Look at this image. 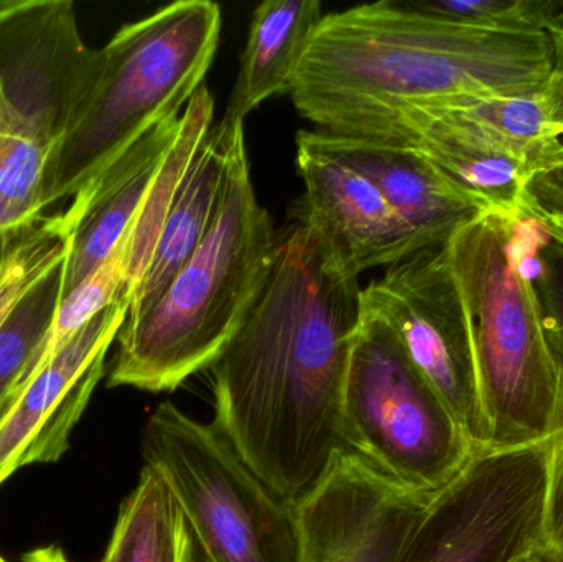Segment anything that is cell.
<instances>
[{"label":"cell","mask_w":563,"mask_h":562,"mask_svg":"<svg viewBox=\"0 0 563 562\" xmlns=\"http://www.w3.org/2000/svg\"><path fill=\"white\" fill-rule=\"evenodd\" d=\"M305 220L346 276L394 266L426 250L380 191L350 165L321 151L308 131L297 135Z\"/></svg>","instance_id":"cell-14"},{"label":"cell","mask_w":563,"mask_h":562,"mask_svg":"<svg viewBox=\"0 0 563 562\" xmlns=\"http://www.w3.org/2000/svg\"><path fill=\"white\" fill-rule=\"evenodd\" d=\"M135 220H137V218H135ZM131 228H129L128 233L122 236V240L119 241L118 246L112 250V253L63 299L62 306H59L58 312H56L55 320H53L52 329H49L45 346H43L42 353H40L38 359H36L35 365H33V370L30 372L29 378L25 379L23 386H25L43 366L48 365V363L55 359L56 353L62 352L63 346L68 345L69 340H71L86 323L91 322L98 313L108 309L112 304H128V300H125V287H128L129 238H131ZM23 386L20 388V392H22ZM19 393H16V395H19ZM15 396H13V398H15Z\"/></svg>","instance_id":"cell-22"},{"label":"cell","mask_w":563,"mask_h":562,"mask_svg":"<svg viewBox=\"0 0 563 562\" xmlns=\"http://www.w3.org/2000/svg\"><path fill=\"white\" fill-rule=\"evenodd\" d=\"M221 9L178 0L125 23L101 48L98 79L56 155L49 205L68 200L157 125L178 118L217 55Z\"/></svg>","instance_id":"cell-5"},{"label":"cell","mask_w":563,"mask_h":562,"mask_svg":"<svg viewBox=\"0 0 563 562\" xmlns=\"http://www.w3.org/2000/svg\"><path fill=\"white\" fill-rule=\"evenodd\" d=\"M549 442L476 452L433 495L396 562H519L545 548Z\"/></svg>","instance_id":"cell-9"},{"label":"cell","mask_w":563,"mask_h":562,"mask_svg":"<svg viewBox=\"0 0 563 562\" xmlns=\"http://www.w3.org/2000/svg\"><path fill=\"white\" fill-rule=\"evenodd\" d=\"M548 238L531 201L483 210L443 244L475 356L482 452L544 444L558 429L562 372L536 289Z\"/></svg>","instance_id":"cell-3"},{"label":"cell","mask_w":563,"mask_h":562,"mask_svg":"<svg viewBox=\"0 0 563 562\" xmlns=\"http://www.w3.org/2000/svg\"><path fill=\"white\" fill-rule=\"evenodd\" d=\"M0 562H7V561H5V560H3V558H2V557H0Z\"/></svg>","instance_id":"cell-33"},{"label":"cell","mask_w":563,"mask_h":562,"mask_svg":"<svg viewBox=\"0 0 563 562\" xmlns=\"http://www.w3.org/2000/svg\"><path fill=\"white\" fill-rule=\"evenodd\" d=\"M22 562H71V560L66 557L62 548L43 547L26 553Z\"/></svg>","instance_id":"cell-28"},{"label":"cell","mask_w":563,"mask_h":562,"mask_svg":"<svg viewBox=\"0 0 563 562\" xmlns=\"http://www.w3.org/2000/svg\"><path fill=\"white\" fill-rule=\"evenodd\" d=\"M128 312V304L115 302L98 313L0 415V487L20 469L53 464L68 451Z\"/></svg>","instance_id":"cell-13"},{"label":"cell","mask_w":563,"mask_h":562,"mask_svg":"<svg viewBox=\"0 0 563 562\" xmlns=\"http://www.w3.org/2000/svg\"><path fill=\"white\" fill-rule=\"evenodd\" d=\"M65 261L20 299L0 327V415L29 378L48 339L65 299Z\"/></svg>","instance_id":"cell-21"},{"label":"cell","mask_w":563,"mask_h":562,"mask_svg":"<svg viewBox=\"0 0 563 562\" xmlns=\"http://www.w3.org/2000/svg\"><path fill=\"white\" fill-rule=\"evenodd\" d=\"M15 234L0 233V269H2L3 261H5L7 253H9L10 243H12Z\"/></svg>","instance_id":"cell-32"},{"label":"cell","mask_w":563,"mask_h":562,"mask_svg":"<svg viewBox=\"0 0 563 562\" xmlns=\"http://www.w3.org/2000/svg\"><path fill=\"white\" fill-rule=\"evenodd\" d=\"M58 147L9 101L0 86V233L16 234L49 207Z\"/></svg>","instance_id":"cell-20"},{"label":"cell","mask_w":563,"mask_h":562,"mask_svg":"<svg viewBox=\"0 0 563 562\" xmlns=\"http://www.w3.org/2000/svg\"><path fill=\"white\" fill-rule=\"evenodd\" d=\"M25 0H0V20L5 19L10 13L22 7Z\"/></svg>","instance_id":"cell-30"},{"label":"cell","mask_w":563,"mask_h":562,"mask_svg":"<svg viewBox=\"0 0 563 562\" xmlns=\"http://www.w3.org/2000/svg\"><path fill=\"white\" fill-rule=\"evenodd\" d=\"M519 562H561L559 560H555L554 557H552L551 553H549L545 548H541V550L536 551V553L529 554L528 558H525V560Z\"/></svg>","instance_id":"cell-31"},{"label":"cell","mask_w":563,"mask_h":562,"mask_svg":"<svg viewBox=\"0 0 563 562\" xmlns=\"http://www.w3.org/2000/svg\"><path fill=\"white\" fill-rule=\"evenodd\" d=\"M363 137L402 142L489 208L528 207L531 185L563 144L554 89L416 102Z\"/></svg>","instance_id":"cell-8"},{"label":"cell","mask_w":563,"mask_h":562,"mask_svg":"<svg viewBox=\"0 0 563 562\" xmlns=\"http://www.w3.org/2000/svg\"><path fill=\"white\" fill-rule=\"evenodd\" d=\"M552 81L542 30L468 25L383 0L323 15L288 95L318 129L366 135L416 102L539 95Z\"/></svg>","instance_id":"cell-2"},{"label":"cell","mask_w":563,"mask_h":562,"mask_svg":"<svg viewBox=\"0 0 563 562\" xmlns=\"http://www.w3.org/2000/svg\"><path fill=\"white\" fill-rule=\"evenodd\" d=\"M539 260L541 271L536 277V289L541 300L549 343L563 370V247L551 234L542 244Z\"/></svg>","instance_id":"cell-25"},{"label":"cell","mask_w":563,"mask_h":562,"mask_svg":"<svg viewBox=\"0 0 563 562\" xmlns=\"http://www.w3.org/2000/svg\"><path fill=\"white\" fill-rule=\"evenodd\" d=\"M361 290L307 223L288 228L253 309L210 366L214 426L295 507L350 452L341 403Z\"/></svg>","instance_id":"cell-1"},{"label":"cell","mask_w":563,"mask_h":562,"mask_svg":"<svg viewBox=\"0 0 563 562\" xmlns=\"http://www.w3.org/2000/svg\"><path fill=\"white\" fill-rule=\"evenodd\" d=\"M562 406L558 429L549 439L545 550L563 562V370Z\"/></svg>","instance_id":"cell-26"},{"label":"cell","mask_w":563,"mask_h":562,"mask_svg":"<svg viewBox=\"0 0 563 562\" xmlns=\"http://www.w3.org/2000/svg\"><path fill=\"white\" fill-rule=\"evenodd\" d=\"M101 65L102 52L86 45L71 0H25L0 20V86L58 148Z\"/></svg>","instance_id":"cell-11"},{"label":"cell","mask_w":563,"mask_h":562,"mask_svg":"<svg viewBox=\"0 0 563 562\" xmlns=\"http://www.w3.org/2000/svg\"><path fill=\"white\" fill-rule=\"evenodd\" d=\"M244 139V122L221 118L198 144L178 181L147 271L129 302L128 319L147 312L165 287L194 256L220 210L234 152Z\"/></svg>","instance_id":"cell-17"},{"label":"cell","mask_w":563,"mask_h":562,"mask_svg":"<svg viewBox=\"0 0 563 562\" xmlns=\"http://www.w3.org/2000/svg\"><path fill=\"white\" fill-rule=\"evenodd\" d=\"M422 12L488 29H539L536 0H409Z\"/></svg>","instance_id":"cell-24"},{"label":"cell","mask_w":563,"mask_h":562,"mask_svg":"<svg viewBox=\"0 0 563 562\" xmlns=\"http://www.w3.org/2000/svg\"><path fill=\"white\" fill-rule=\"evenodd\" d=\"M69 238L59 213L15 234L0 269V327L20 299L66 260Z\"/></svg>","instance_id":"cell-23"},{"label":"cell","mask_w":563,"mask_h":562,"mask_svg":"<svg viewBox=\"0 0 563 562\" xmlns=\"http://www.w3.org/2000/svg\"><path fill=\"white\" fill-rule=\"evenodd\" d=\"M534 207L538 208L549 234L563 247V211L544 210V208H539L538 205H534Z\"/></svg>","instance_id":"cell-29"},{"label":"cell","mask_w":563,"mask_h":562,"mask_svg":"<svg viewBox=\"0 0 563 562\" xmlns=\"http://www.w3.org/2000/svg\"><path fill=\"white\" fill-rule=\"evenodd\" d=\"M531 197L539 208L563 211V165L539 175L531 185Z\"/></svg>","instance_id":"cell-27"},{"label":"cell","mask_w":563,"mask_h":562,"mask_svg":"<svg viewBox=\"0 0 563 562\" xmlns=\"http://www.w3.org/2000/svg\"><path fill=\"white\" fill-rule=\"evenodd\" d=\"M433 495L396 484L354 452L297 505L298 562H396Z\"/></svg>","instance_id":"cell-12"},{"label":"cell","mask_w":563,"mask_h":562,"mask_svg":"<svg viewBox=\"0 0 563 562\" xmlns=\"http://www.w3.org/2000/svg\"><path fill=\"white\" fill-rule=\"evenodd\" d=\"M361 296L393 327L420 375L482 452L485 425L475 356L443 244L387 267Z\"/></svg>","instance_id":"cell-10"},{"label":"cell","mask_w":563,"mask_h":562,"mask_svg":"<svg viewBox=\"0 0 563 562\" xmlns=\"http://www.w3.org/2000/svg\"><path fill=\"white\" fill-rule=\"evenodd\" d=\"M277 243L273 218L257 200L243 142L207 236L157 302L122 326L109 386L157 395L210 370L253 309Z\"/></svg>","instance_id":"cell-4"},{"label":"cell","mask_w":563,"mask_h":562,"mask_svg":"<svg viewBox=\"0 0 563 562\" xmlns=\"http://www.w3.org/2000/svg\"><path fill=\"white\" fill-rule=\"evenodd\" d=\"M145 465L167 482L207 562H298L295 505L267 487L214 422L174 403L144 428Z\"/></svg>","instance_id":"cell-7"},{"label":"cell","mask_w":563,"mask_h":562,"mask_svg":"<svg viewBox=\"0 0 563 562\" xmlns=\"http://www.w3.org/2000/svg\"><path fill=\"white\" fill-rule=\"evenodd\" d=\"M323 15L318 0H267L254 10L224 118L244 122L266 99L290 92Z\"/></svg>","instance_id":"cell-18"},{"label":"cell","mask_w":563,"mask_h":562,"mask_svg":"<svg viewBox=\"0 0 563 562\" xmlns=\"http://www.w3.org/2000/svg\"><path fill=\"white\" fill-rule=\"evenodd\" d=\"M308 134L321 151L363 174L426 250L442 246L470 218L489 208L402 142L324 129Z\"/></svg>","instance_id":"cell-15"},{"label":"cell","mask_w":563,"mask_h":562,"mask_svg":"<svg viewBox=\"0 0 563 562\" xmlns=\"http://www.w3.org/2000/svg\"><path fill=\"white\" fill-rule=\"evenodd\" d=\"M341 418L350 452L417 494H439L476 454L393 327L363 296Z\"/></svg>","instance_id":"cell-6"},{"label":"cell","mask_w":563,"mask_h":562,"mask_svg":"<svg viewBox=\"0 0 563 562\" xmlns=\"http://www.w3.org/2000/svg\"><path fill=\"white\" fill-rule=\"evenodd\" d=\"M101 562H207L167 482L151 465L121 505Z\"/></svg>","instance_id":"cell-19"},{"label":"cell","mask_w":563,"mask_h":562,"mask_svg":"<svg viewBox=\"0 0 563 562\" xmlns=\"http://www.w3.org/2000/svg\"><path fill=\"white\" fill-rule=\"evenodd\" d=\"M181 114L144 135L59 213L71 233L65 261V297L112 253L134 224L180 135Z\"/></svg>","instance_id":"cell-16"}]
</instances>
